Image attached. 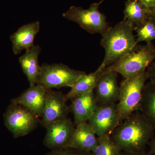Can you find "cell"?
<instances>
[{
  "label": "cell",
  "instance_id": "cell-1",
  "mask_svg": "<svg viewBox=\"0 0 155 155\" xmlns=\"http://www.w3.org/2000/svg\"><path fill=\"white\" fill-rule=\"evenodd\" d=\"M155 130L140 111L121 122L110 136L122 151L139 153L146 151L147 146L155 136Z\"/></svg>",
  "mask_w": 155,
  "mask_h": 155
},
{
  "label": "cell",
  "instance_id": "cell-2",
  "mask_svg": "<svg viewBox=\"0 0 155 155\" xmlns=\"http://www.w3.org/2000/svg\"><path fill=\"white\" fill-rule=\"evenodd\" d=\"M134 28L133 25L123 19L114 27H109L102 35L101 44L105 54L99 68L104 70L133 49L137 45Z\"/></svg>",
  "mask_w": 155,
  "mask_h": 155
},
{
  "label": "cell",
  "instance_id": "cell-3",
  "mask_svg": "<svg viewBox=\"0 0 155 155\" xmlns=\"http://www.w3.org/2000/svg\"><path fill=\"white\" fill-rule=\"evenodd\" d=\"M147 80L144 70L121 82L119 100L116 105L119 125L131 114L140 111L143 92Z\"/></svg>",
  "mask_w": 155,
  "mask_h": 155
},
{
  "label": "cell",
  "instance_id": "cell-4",
  "mask_svg": "<svg viewBox=\"0 0 155 155\" xmlns=\"http://www.w3.org/2000/svg\"><path fill=\"white\" fill-rule=\"evenodd\" d=\"M155 60V48L152 43L137 44L130 52L107 67L104 72L113 71L121 74L124 79L146 70Z\"/></svg>",
  "mask_w": 155,
  "mask_h": 155
},
{
  "label": "cell",
  "instance_id": "cell-5",
  "mask_svg": "<svg viewBox=\"0 0 155 155\" xmlns=\"http://www.w3.org/2000/svg\"><path fill=\"white\" fill-rule=\"evenodd\" d=\"M104 1L101 0L98 3H93L87 9L72 6L63 14V17L77 23L88 33H99L102 35L109 27L105 15L99 10L100 5Z\"/></svg>",
  "mask_w": 155,
  "mask_h": 155
},
{
  "label": "cell",
  "instance_id": "cell-6",
  "mask_svg": "<svg viewBox=\"0 0 155 155\" xmlns=\"http://www.w3.org/2000/svg\"><path fill=\"white\" fill-rule=\"evenodd\" d=\"M85 74L83 71L72 69L62 63L44 64L41 66L37 84L42 85L46 90L64 87L71 88Z\"/></svg>",
  "mask_w": 155,
  "mask_h": 155
},
{
  "label": "cell",
  "instance_id": "cell-7",
  "mask_svg": "<svg viewBox=\"0 0 155 155\" xmlns=\"http://www.w3.org/2000/svg\"><path fill=\"white\" fill-rule=\"evenodd\" d=\"M5 125L14 138L33 131L39 124V118L23 106L11 103L4 115Z\"/></svg>",
  "mask_w": 155,
  "mask_h": 155
},
{
  "label": "cell",
  "instance_id": "cell-8",
  "mask_svg": "<svg viewBox=\"0 0 155 155\" xmlns=\"http://www.w3.org/2000/svg\"><path fill=\"white\" fill-rule=\"evenodd\" d=\"M67 101L66 95L61 92L47 90L44 111L39 124L45 127L51 122L68 118L70 110Z\"/></svg>",
  "mask_w": 155,
  "mask_h": 155
},
{
  "label": "cell",
  "instance_id": "cell-9",
  "mask_svg": "<svg viewBox=\"0 0 155 155\" xmlns=\"http://www.w3.org/2000/svg\"><path fill=\"white\" fill-rule=\"evenodd\" d=\"M116 105L98 106L87 121L97 137L110 136L119 125Z\"/></svg>",
  "mask_w": 155,
  "mask_h": 155
},
{
  "label": "cell",
  "instance_id": "cell-10",
  "mask_svg": "<svg viewBox=\"0 0 155 155\" xmlns=\"http://www.w3.org/2000/svg\"><path fill=\"white\" fill-rule=\"evenodd\" d=\"M75 127V124L69 118L50 123L45 127L46 133L44 144L51 150L66 147Z\"/></svg>",
  "mask_w": 155,
  "mask_h": 155
},
{
  "label": "cell",
  "instance_id": "cell-11",
  "mask_svg": "<svg viewBox=\"0 0 155 155\" xmlns=\"http://www.w3.org/2000/svg\"><path fill=\"white\" fill-rule=\"evenodd\" d=\"M117 77V72L103 71L94 90L98 106L116 104L118 102L120 87L118 85Z\"/></svg>",
  "mask_w": 155,
  "mask_h": 155
},
{
  "label": "cell",
  "instance_id": "cell-12",
  "mask_svg": "<svg viewBox=\"0 0 155 155\" xmlns=\"http://www.w3.org/2000/svg\"><path fill=\"white\" fill-rule=\"evenodd\" d=\"M47 90L42 85L36 84L30 86L19 96L11 100V103L26 108L38 118L43 115Z\"/></svg>",
  "mask_w": 155,
  "mask_h": 155
},
{
  "label": "cell",
  "instance_id": "cell-13",
  "mask_svg": "<svg viewBox=\"0 0 155 155\" xmlns=\"http://www.w3.org/2000/svg\"><path fill=\"white\" fill-rule=\"evenodd\" d=\"M96 136L87 122L81 123L75 125L66 147L91 153L97 143Z\"/></svg>",
  "mask_w": 155,
  "mask_h": 155
},
{
  "label": "cell",
  "instance_id": "cell-14",
  "mask_svg": "<svg viewBox=\"0 0 155 155\" xmlns=\"http://www.w3.org/2000/svg\"><path fill=\"white\" fill-rule=\"evenodd\" d=\"M40 28L39 21H35L22 25L11 35L10 39L13 52L15 55L19 54L24 50L28 51L35 46V39Z\"/></svg>",
  "mask_w": 155,
  "mask_h": 155
},
{
  "label": "cell",
  "instance_id": "cell-15",
  "mask_svg": "<svg viewBox=\"0 0 155 155\" xmlns=\"http://www.w3.org/2000/svg\"><path fill=\"white\" fill-rule=\"evenodd\" d=\"M71 101L69 107L74 116L75 125L87 122L98 107L94 91L78 96Z\"/></svg>",
  "mask_w": 155,
  "mask_h": 155
},
{
  "label": "cell",
  "instance_id": "cell-16",
  "mask_svg": "<svg viewBox=\"0 0 155 155\" xmlns=\"http://www.w3.org/2000/svg\"><path fill=\"white\" fill-rule=\"evenodd\" d=\"M41 48L35 45L32 48L26 51L25 54L19 57V63L23 73L26 75L30 86L37 83L41 67L38 63V57L41 52Z\"/></svg>",
  "mask_w": 155,
  "mask_h": 155
},
{
  "label": "cell",
  "instance_id": "cell-17",
  "mask_svg": "<svg viewBox=\"0 0 155 155\" xmlns=\"http://www.w3.org/2000/svg\"><path fill=\"white\" fill-rule=\"evenodd\" d=\"M124 19L134 28L144 24L149 18L155 14L141 5L138 0H127L125 2Z\"/></svg>",
  "mask_w": 155,
  "mask_h": 155
},
{
  "label": "cell",
  "instance_id": "cell-18",
  "mask_svg": "<svg viewBox=\"0 0 155 155\" xmlns=\"http://www.w3.org/2000/svg\"><path fill=\"white\" fill-rule=\"evenodd\" d=\"M103 71V69L98 67L95 72L82 75L66 94L67 101H71L78 96L94 91L98 80Z\"/></svg>",
  "mask_w": 155,
  "mask_h": 155
},
{
  "label": "cell",
  "instance_id": "cell-19",
  "mask_svg": "<svg viewBox=\"0 0 155 155\" xmlns=\"http://www.w3.org/2000/svg\"><path fill=\"white\" fill-rule=\"evenodd\" d=\"M140 111L155 130V83L146 82L143 92Z\"/></svg>",
  "mask_w": 155,
  "mask_h": 155
},
{
  "label": "cell",
  "instance_id": "cell-20",
  "mask_svg": "<svg viewBox=\"0 0 155 155\" xmlns=\"http://www.w3.org/2000/svg\"><path fill=\"white\" fill-rule=\"evenodd\" d=\"M134 31L137 33V44L143 41L147 44L152 43L155 39V15L151 16L140 27L134 28Z\"/></svg>",
  "mask_w": 155,
  "mask_h": 155
},
{
  "label": "cell",
  "instance_id": "cell-21",
  "mask_svg": "<svg viewBox=\"0 0 155 155\" xmlns=\"http://www.w3.org/2000/svg\"><path fill=\"white\" fill-rule=\"evenodd\" d=\"M121 150L111 139L110 136L98 137L96 146L91 155H120Z\"/></svg>",
  "mask_w": 155,
  "mask_h": 155
},
{
  "label": "cell",
  "instance_id": "cell-22",
  "mask_svg": "<svg viewBox=\"0 0 155 155\" xmlns=\"http://www.w3.org/2000/svg\"><path fill=\"white\" fill-rule=\"evenodd\" d=\"M45 155H91V153L75 149L66 147L51 150L50 152Z\"/></svg>",
  "mask_w": 155,
  "mask_h": 155
},
{
  "label": "cell",
  "instance_id": "cell-23",
  "mask_svg": "<svg viewBox=\"0 0 155 155\" xmlns=\"http://www.w3.org/2000/svg\"><path fill=\"white\" fill-rule=\"evenodd\" d=\"M148 80L155 83V60L146 70Z\"/></svg>",
  "mask_w": 155,
  "mask_h": 155
},
{
  "label": "cell",
  "instance_id": "cell-24",
  "mask_svg": "<svg viewBox=\"0 0 155 155\" xmlns=\"http://www.w3.org/2000/svg\"><path fill=\"white\" fill-rule=\"evenodd\" d=\"M141 5L155 14V0H138Z\"/></svg>",
  "mask_w": 155,
  "mask_h": 155
},
{
  "label": "cell",
  "instance_id": "cell-25",
  "mask_svg": "<svg viewBox=\"0 0 155 155\" xmlns=\"http://www.w3.org/2000/svg\"><path fill=\"white\" fill-rule=\"evenodd\" d=\"M120 155H153L149 151L148 152L145 151L143 152L134 153L127 152L122 151L121 152Z\"/></svg>",
  "mask_w": 155,
  "mask_h": 155
},
{
  "label": "cell",
  "instance_id": "cell-26",
  "mask_svg": "<svg viewBox=\"0 0 155 155\" xmlns=\"http://www.w3.org/2000/svg\"><path fill=\"white\" fill-rule=\"evenodd\" d=\"M148 145L150 147V152L152 153L153 155H155V137H154L150 141Z\"/></svg>",
  "mask_w": 155,
  "mask_h": 155
},
{
  "label": "cell",
  "instance_id": "cell-27",
  "mask_svg": "<svg viewBox=\"0 0 155 155\" xmlns=\"http://www.w3.org/2000/svg\"></svg>",
  "mask_w": 155,
  "mask_h": 155
}]
</instances>
